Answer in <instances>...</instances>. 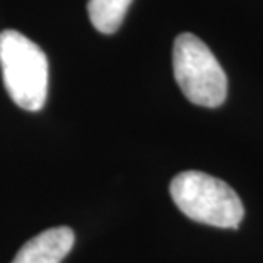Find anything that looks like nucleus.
<instances>
[{
    "mask_svg": "<svg viewBox=\"0 0 263 263\" xmlns=\"http://www.w3.org/2000/svg\"><path fill=\"white\" fill-rule=\"evenodd\" d=\"M0 67L4 86L19 108L40 111L48 96V59L34 41L23 33H0Z\"/></svg>",
    "mask_w": 263,
    "mask_h": 263,
    "instance_id": "nucleus-1",
    "label": "nucleus"
},
{
    "mask_svg": "<svg viewBox=\"0 0 263 263\" xmlns=\"http://www.w3.org/2000/svg\"><path fill=\"white\" fill-rule=\"evenodd\" d=\"M171 198L186 217L215 228L236 229L245 207L228 183L200 171H185L173 178Z\"/></svg>",
    "mask_w": 263,
    "mask_h": 263,
    "instance_id": "nucleus-2",
    "label": "nucleus"
},
{
    "mask_svg": "<svg viewBox=\"0 0 263 263\" xmlns=\"http://www.w3.org/2000/svg\"><path fill=\"white\" fill-rule=\"evenodd\" d=\"M173 70L188 101L217 108L228 96V77L222 67L198 36L183 33L173 46Z\"/></svg>",
    "mask_w": 263,
    "mask_h": 263,
    "instance_id": "nucleus-3",
    "label": "nucleus"
},
{
    "mask_svg": "<svg viewBox=\"0 0 263 263\" xmlns=\"http://www.w3.org/2000/svg\"><path fill=\"white\" fill-rule=\"evenodd\" d=\"M76 243V234L67 226L46 229L29 239L14 256L12 263H62Z\"/></svg>",
    "mask_w": 263,
    "mask_h": 263,
    "instance_id": "nucleus-4",
    "label": "nucleus"
},
{
    "mask_svg": "<svg viewBox=\"0 0 263 263\" xmlns=\"http://www.w3.org/2000/svg\"><path fill=\"white\" fill-rule=\"evenodd\" d=\"M132 0H89L87 14L91 24L103 34L117 33Z\"/></svg>",
    "mask_w": 263,
    "mask_h": 263,
    "instance_id": "nucleus-5",
    "label": "nucleus"
}]
</instances>
